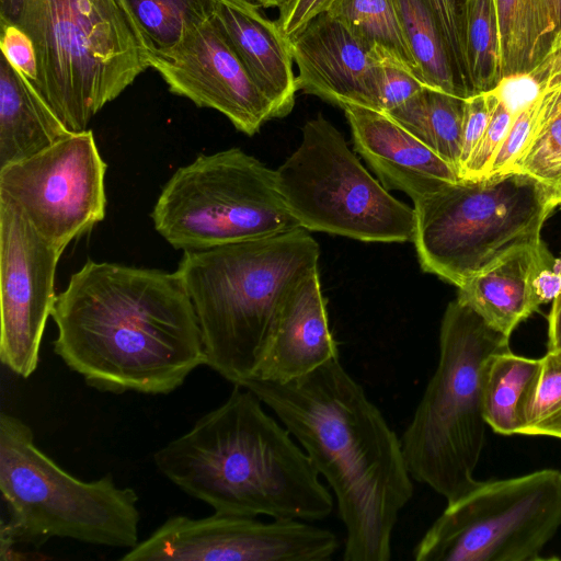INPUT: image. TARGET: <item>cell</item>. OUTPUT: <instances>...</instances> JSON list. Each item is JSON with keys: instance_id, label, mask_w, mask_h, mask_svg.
I'll use <instances>...</instances> for the list:
<instances>
[{"instance_id": "obj_1", "label": "cell", "mask_w": 561, "mask_h": 561, "mask_svg": "<svg viewBox=\"0 0 561 561\" xmlns=\"http://www.w3.org/2000/svg\"><path fill=\"white\" fill-rule=\"evenodd\" d=\"M54 352L103 392L168 394L206 365L179 273L88 260L57 295Z\"/></svg>"}, {"instance_id": "obj_2", "label": "cell", "mask_w": 561, "mask_h": 561, "mask_svg": "<svg viewBox=\"0 0 561 561\" xmlns=\"http://www.w3.org/2000/svg\"><path fill=\"white\" fill-rule=\"evenodd\" d=\"M333 491L346 530L344 561H388L399 514L413 495L401 438L334 358L287 382L250 379Z\"/></svg>"}, {"instance_id": "obj_3", "label": "cell", "mask_w": 561, "mask_h": 561, "mask_svg": "<svg viewBox=\"0 0 561 561\" xmlns=\"http://www.w3.org/2000/svg\"><path fill=\"white\" fill-rule=\"evenodd\" d=\"M249 389L228 399L153 456L158 470L216 513L317 522L333 496L290 432Z\"/></svg>"}, {"instance_id": "obj_4", "label": "cell", "mask_w": 561, "mask_h": 561, "mask_svg": "<svg viewBox=\"0 0 561 561\" xmlns=\"http://www.w3.org/2000/svg\"><path fill=\"white\" fill-rule=\"evenodd\" d=\"M308 230L183 251L176 272L201 329L206 365L233 385L252 379L294 285L318 266Z\"/></svg>"}, {"instance_id": "obj_5", "label": "cell", "mask_w": 561, "mask_h": 561, "mask_svg": "<svg viewBox=\"0 0 561 561\" xmlns=\"http://www.w3.org/2000/svg\"><path fill=\"white\" fill-rule=\"evenodd\" d=\"M0 22L31 39L33 87L70 133L115 100L149 64L122 0H0Z\"/></svg>"}, {"instance_id": "obj_6", "label": "cell", "mask_w": 561, "mask_h": 561, "mask_svg": "<svg viewBox=\"0 0 561 561\" xmlns=\"http://www.w3.org/2000/svg\"><path fill=\"white\" fill-rule=\"evenodd\" d=\"M510 337L491 328L457 298L444 312L439 357L401 443L413 480L450 502L478 480L485 442L483 386L496 353Z\"/></svg>"}, {"instance_id": "obj_7", "label": "cell", "mask_w": 561, "mask_h": 561, "mask_svg": "<svg viewBox=\"0 0 561 561\" xmlns=\"http://www.w3.org/2000/svg\"><path fill=\"white\" fill-rule=\"evenodd\" d=\"M413 204L412 241L422 270L457 287L540 243L559 206L554 187L522 172L448 182Z\"/></svg>"}, {"instance_id": "obj_8", "label": "cell", "mask_w": 561, "mask_h": 561, "mask_svg": "<svg viewBox=\"0 0 561 561\" xmlns=\"http://www.w3.org/2000/svg\"><path fill=\"white\" fill-rule=\"evenodd\" d=\"M0 491L16 541L36 547L50 538L133 548L138 541V496L111 474L85 482L44 454L22 420L0 415Z\"/></svg>"}, {"instance_id": "obj_9", "label": "cell", "mask_w": 561, "mask_h": 561, "mask_svg": "<svg viewBox=\"0 0 561 561\" xmlns=\"http://www.w3.org/2000/svg\"><path fill=\"white\" fill-rule=\"evenodd\" d=\"M151 219L156 231L183 251L299 228L278 190L276 170L236 147L199 154L179 168L162 187Z\"/></svg>"}, {"instance_id": "obj_10", "label": "cell", "mask_w": 561, "mask_h": 561, "mask_svg": "<svg viewBox=\"0 0 561 561\" xmlns=\"http://www.w3.org/2000/svg\"><path fill=\"white\" fill-rule=\"evenodd\" d=\"M280 195L299 227L364 242L412 241L414 209L375 180L321 114L276 169Z\"/></svg>"}, {"instance_id": "obj_11", "label": "cell", "mask_w": 561, "mask_h": 561, "mask_svg": "<svg viewBox=\"0 0 561 561\" xmlns=\"http://www.w3.org/2000/svg\"><path fill=\"white\" fill-rule=\"evenodd\" d=\"M561 528V471L477 481L413 550L416 561H538Z\"/></svg>"}, {"instance_id": "obj_12", "label": "cell", "mask_w": 561, "mask_h": 561, "mask_svg": "<svg viewBox=\"0 0 561 561\" xmlns=\"http://www.w3.org/2000/svg\"><path fill=\"white\" fill-rule=\"evenodd\" d=\"M92 130L71 133L46 150L0 169V197L65 251L106 213L105 174Z\"/></svg>"}, {"instance_id": "obj_13", "label": "cell", "mask_w": 561, "mask_h": 561, "mask_svg": "<svg viewBox=\"0 0 561 561\" xmlns=\"http://www.w3.org/2000/svg\"><path fill=\"white\" fill-rule=\"evenodd\" d=\"M339 548L334 533L298 519L214 513L173 516L130 548L123 561H328Z\"/></svg>"}, {"instance_id": "obj_14", "label": "cell", "mask_w": 561, "mask_h": 561, "mask_svg": "<svg viewBox=\"0 0 561 561\" xmlns=\"http://www.w3.org/2000/svg\"><path fill=\"white\" fill-rule=\"evenodd\" d=\"M64 251L47 241L23 213L0 197V359L27 378L55 306V273Z\"/></svg>"}, {"instance_id": "obj_15", "label": "cell", "mask_w": 561, "mask_h": 561, "mask_svg": "<svg viewBox=\"0 0 561 561\" xmlns=\"http://www.w3.org/2000/svg\"><path fill=\"white\" fill-rule=\"evenodd\" d=\"M169 90L199 107L224 114L241 133L253 136L276 118L260 90L213 16L191 30L173 48L149 54Z\"/></svg>"}, {"instance_id": "obj_16", "label": "cell", "mask_w": 561, "mask_h": 561, "mask_svg": "<svg viewBox=\"0 0 561 561\" xmlns=\"http://www.w3.org/2000/svg\"><path fill=\"white\" fill-rule=\"evenodd\" d=\"M297 90L342 107L379 108L377 48L324 12L290 38Z\"/></svg>"}, {"instance_id": "obj_17", "label": "cell", "mask_w": 561, "mask_h": 561, "mask_svg": "<svg viewBox=\"0 0 561 561\" xmlns=\"http://www.w3.org/2000/svg\"><path fill=\"white\" fill-rule=\"evenodd\" d=\"M341 108L355 150L386 188L399 190L414 203L461 179L456 169L385 112L355 104Z\"/></svg>"}, {"instance_id": "obj_18", "label": "cell", "mask_w": 561, "mask_h": 561, "mask_svg": "<svg viewBox=\"0 0 561 561\" xmlns=\"http://www.w3.org/2000/svg\"><path fill=\"white\" fill-rule=\"evenodd\" d=\"M334 358H339V347L330 330L316 266L288 293L252 379L287 382Z\"/></svg>"}, {"instance_id": "obj_19", "label": "cell", "mask_w": 561, "mask_h": 561, "mask_svg": "<svg viewBox=\"0 0 561 561\" xmlns=\"http://www.w3.org/2000/svg\"><path fill=\"white\" fill-rule=\"evenodd\" d=\"M251 0H217L214 21L270 100L275 117L288 115L297 93L290 39Z\"/></svg>"}, {"instance_id": "obj_20", "label": "cell", "mask_w": 561, "mask_h": 561, "mask_svg": "<svg viewBox=\"0 0 561 561\" xmlns=\"http://www.w3.org/2000/svg\"><path fill=\"white\" fill-rule=\"evenodd\" d=\"M557 260L545 243L513 252L458 287L457 299L491 328L511 337L520 322L539 308L536 275Z\"/></svg>"}, {"instance_id": "obj_21", "label": "cell", "mask_w": 561, "mask_h": 561, "mask_svg": "<svg viewBox=\"0 0 561 561\" xmlns=\"http://www.w3.org/2000/svg\"><path fill=\"white\" fill-rule=\"evenodd\" d=\"M71 133L30 80L0 59V169L28 159Z\"/></svg>"}, {"instance_id": "obj_22", "label": "cell", "mask_w": 561, "mask_h": 561, "mask_svg": "<svg viewBox=\"0 0 561 561\" xmlns=\"http://www.w3.org/2000/svg\"><path fill=\"white\" fill-rule=\"evenodd\" d=\"M541 358L496 353L488 366L483 386V415L497 434H519L541 371Z\"/></svg>"}, {"instance_id": "obj_23", "label": "cell", "mask_w": 561, "mask_h": 561, "mask_svg": "<svg viewBox=\"0 0 561 561\" xmlns=\"http://www.w3.org/2000/svg\"><path fill=\"white\" fill-rule=\"evenodd\" d=\"M465 99L426 87L386 114L448 162L459 174Z\"/></svg>"}, {"instance_id": "obj_24", "label": "cell", "mask_w": 561, "mask_h": 561, "mask_svg": "<svg viewBox=\"0 0 561 561\" xmlns=\"http://www.w3.org/2000/svg\"><path fill=\"white\" fill-rule=\"evenodd\" d=\"M501 38L502 80L526 76L550 54L542 0H494Z\"/></svg>"}, {"instance_id": "obj_25", "label": "cell", "mask_w": 561, "mask_h": 561, "mask_svg": "<svg viewBox=\"0 0 561 561\" xmlns=\"http://www.w3.org/2000/svg\"><path fill=\"white\" fill-rule=\"evenodd\" d=\"M148 54L176 46L191 30L208 21L217 0H122Z\"/></svg>"}, {"instance_id": "obj_26", "label": "cell", "mask_w": 561, "mask_h": 561, "mask_svg": "<svg viewBox=\"0 0 561 561\" xmlns=\"http://www.w3.org/2000/svg\"><path fill=\"white\" fill-rule=\"evenodd\" d=\"M408 43L428 87L462 98L435 16L426 0H394Z\"/></svg>"}, {"instance_id": "obj_27", "label": "cell", "mask_w": 561, "mask_h": 561, "mask_svg": "<svg viewBox=\"0 0 561 561\" xmlns=\"http://www.w3.org/2000/svg\"><path fill=\"white\" fill-rule=\"evenodd\" d=\"M327 12L371 47L388 51L423 79L394 0H335Z\"/></svg>"}, {"instance_id": "obj_28", "label": "cell", "mask_w": 561, "mask_h": 561, "mask_svg": "<svg viewBox=\"0 0 561 561\" xmlns=\"http://www.w3.org/2000/svg\"><path fill=\"white\" fill-rule=\"evenodd\" d=\"M537 99L531 137L512 172L557 188L561 184V78L542 87Z\"/></svg>"}, {"instance_id": "obj_29", "label": "cell", "mask_w": 561, "mask_h": 561, "mask_svg": "<svg viewBox=\"0 0 561 561\" xmlns=\"http://www.w3.org/2000/svg\"><path fill=\"white\" fill-rule=\"evenodd\" d=\"M466 57L473 93L502 81L501 38L494 0H468Z\"/></svg>"}, {"instance_id": "obj_30", "label": "cell", "mask_w": 561, "mask_h": 561, "mask_svg": "<svg viewBox=\"0 0 561 561\" xmlns=\"http://www.w3.org/2000/svg\"><path fill=\"white\" fill-rule=\"evenodd\" d=\"M541 371L519 434L561 439V348L541 357Z\"/></svg>"}, {"instance_id": "obj_31", "label": "cell", "mask_w": 561, "mask_h": 561, "mask_svg": "<svg viewBox=\"0 0 561 561\" xmlns=\"http://www.w3.org/2000/svg\"><path fill=\"white\" fill-rule=\"evenodd\" d=\"M439 27L462 98L473 95L466 57L468 0H426Z\"/></svg>"}, {"instance_id": "obj_32", "label": "cell", "mask_w": 561, "mask_h": 561, "mask_svg": "<svg viewBox=\"0 0 561 561\" xmlns=\"http://www.w3.org/2000/svg\"><path fill=\"white\" fill-rule=\"evenodd\" d=\"M378 98L380 112H389L428 87L411 68L388 51L377 48Z\"/></svg>"}, {"instance_id": "obj_33", "label": "cell", "mask_w": 561, "mask_h": 561, "mask_svg": "<svg viewBox=\"0 0 561 561\" xmlns=\"http://www.w3.org/2000/svg\"><path fill=\"white\" fill-rule=\"evenodd\" d=\"M514 117L515 115L512 111L499 98L484 134L461 170V179H480L488 175L491 162L506 136Z\"/></svg>"}, {"instance_id": "obj_34", "label": "cell", "mask_w": 561, "mask_h": 561, "mask_svg": "<svg viewBox=\"0 0 561 561\" xmlns=\"http://www.w3.org/2000/svg\"><path fill=\"white\" fill-rule=\"evenodd\" d=\"M538 99L522 108L500 145L488 172V175L512 172L516 161L523 153L533 134L537 114Z\"/></svg>"}, {"instance_id": "obj_35", "label": "cell", "mask_w": 561, "mask_h": 561, "mask_svg": "<svg viewBox=\"0 0 561 561\" xmlns=\"http://www.w3.org/2000/svg\"><path fill=\"white\" fill-rule=\"evenodd\" d=\"M497 101L495 90L476 93L465 99L459 176L484 134Z\"/></svg>"}, {"instance_id": "obj_36", "label": "cell", "mask_w": 561, "mask_h": 561, "mask_svg": "<svg viewBox=\"0 0 561 561\" xmlns=\"http://www.w3.org/2000/svg\"><path fill=\"white\" fill-rule=\"evenodd\" d=\"M0 25L1 54L34 84L37 79V61L30 37L14 25L2 22Z\"/></svg>"}, {"instance_id": "obj_37", "label": "cell", "mask_w": 561, "mask_h": 561, "mask_svg": "<svg viewBox=\"0 0 561 561\" xmlns=\"http://www.w3.org/2000/svg\"><path fill=\"white\" fill-rule=\"evenodd\" d=\"M335 0H289L279 9L277 24L289 39L310 21L327 12Z\"/></svg>"}, {"instance_id": "obj_38", "label": "cell", "mask_w": 561, "mask_h": 561, "mask_svg": "<svg viewBox=\"0 0 561 561\" xmlns=\"http://www.w3.org/2000/svg\"><path fill=\"white\" fill-rule=\"evenodd\" d=\"M536 299L540 305L553 301L561 294V261L543 267L534 282Z\"/></svg>"}, {"instance_id": "obj_39", "label": "cell", "mask_w": 561, "mask_h": 561, "mask_svg": "<svg viewBox=\"0 0 561 561\" xmlns=\"http://www.w3.org/2000/svg\"><path fill=\"white\" fill-rule=\"evenodd\" d=\"M528 76L536 82L539 91L546 84L561 78V42Z\"/></svg>"}, {"instance_id": "obj_40", "label": "cell", "mask_w": 561, "mask_h": 561, "mask_svg": "<svg viewBox=\"0 0 561 561\" xmlns=\"http://www.w3.org/2000/svg\"><path fill=\"white\" fill-rule=\"evenodd\" d=\"M542 3L548 20L549 44L552 50L561 41V0H542Z\"/></svg>"}, {"instance_id": "obj_41", "label": "cell", "mask_w": 561, "mask_h": 561, "mask_svg": "<svg viewBox=\"0 0 561 561\" xmlns=\"http://www.w3.org/2000/svg\"><path fill=\"white\" fill-rule=\"evenodd\" d=\"M548 350L561 348V294L553 299L548 314Z\"/></svg>"}, {"instance_id": "obj_42", "label": "cell", "mask_w": 561, "mask_h": 561, "mask_svg": "<svg viewBox=\"0 0 561 561\" xmlns=\"http://www.w3.org/2000/svg\"><path fill=\"white\" fill-rule=\"evenodd\" d=\"M263 8H278L284 7L289 0H251Z\"/></svg>"}, {"instance_id": "obj_43", "label": "cell", "mask_w": 561, "mask_h": 561, "mask_svg": "<svg viewBox=\"0 0 561 561\" xmlns=\"http://www.w3.org/2000/svg\"><path fill=\"white\" fill-rule=\"evenodd\" d=\"M556 190H557V195H558V203H559V206L561 207V184Z\"/></svg>"}, {"instance_id": "obj_44", "label": "cell", "mask_w": 561, "mask_h": 561, "mask_svg": "<svg viewBox=\"0 0 561 561\" xmlns=\"http://www.w3.org/2000/svg\"><path fill=\"white\" fill-rule=\"evenodd\" d=\"M561 42V41H560Z\"/></svg>"}]
</instances>
